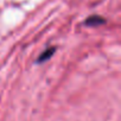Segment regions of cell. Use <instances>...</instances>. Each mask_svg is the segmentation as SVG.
Instances as JSON below:
<instances>
[{"mask_svg": "<svg viewBox=\"0 0 121 121\" xmlns=\"http://www.w3.org/2000/svg\"><path fill=\"white\" fill-rule=\"evenodd\" d=\"M106 23V19L101 16H97V14H94V16H90L88 17L86 20H84V25L86 26H90V27H96V26H100L102 24Z\"/></svg>", "mask_w": 121, "mask_h": 121, "instance_id": "6da1fadb", "label": "cell"}, {"mask_svg": "<svg viewBox=\"0 0 121 121\" xmlns=\"http://www.w3.org/2000/svg\"><path fill=\"white\" fill-rule=\"evenodd\" d=\"M56 46H51V48H48V49H45L39 56H38V58H37V60H36V63L37 64H42V63H44V62H46V60H49L52 56H53V53L56 52Z\"/></svg>", "mask_w": 121, "mask_h": 121, "instance_id": "7a4b0ae2", "label": "cell"}]
</instances>
